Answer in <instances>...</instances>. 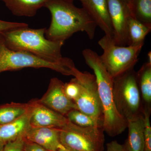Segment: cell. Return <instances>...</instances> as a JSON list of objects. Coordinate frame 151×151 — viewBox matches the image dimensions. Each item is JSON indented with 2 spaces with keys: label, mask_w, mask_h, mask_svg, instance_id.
Instances as JSON below:
<instances>
[{
  "label": "cell",
  "mask_w": 151,
  "mask_h": 151,
  "mask_svg": "<svg viewBox=\"0 0 151 151\" xmlns=\"http://www.w3.org/2000/svg\"><path fill=\"white\" fill-rule=\"evenodd\" d=\"M5 144L3 142H0V151H3Z\"/></svg>",
  "instance_id": "obj_28"
},
{
  "label": "cell",
  "mask_w": 151,
  "mask_h": 151,
  "mask_svg": "<svg viewBox=\"0 0 151 151\" xmlns=\"http://www.w3.org/2000/svg\"><path fill=\"white\" fill-rule=\"evenodd\" d=\"M69 122L81 127H98L103 128V123L92 118L77 109L69 111L65 115Z\"/></svg>",
  "instance_id": "obj_21"
},
{
  "label": "cell",
  "mask_w": 151,
  "mask_h": 151,
  "mask_svg": "<svg viewBox=\"0 0 151 151\" xmlns=\"http://www.w3.org/2000/svg\"><path fill=\"white\" fill-rule=\"evenodd\" d=\"M64 89L68 97L74 101L78 97L80 89L79 84L76 78H72L69 82L64 84Z\"/></svg>",
  "instance_id": "obj_22"
},
{
  "label": "cell",
  "mask_w": 151,
  "mask_h": 151,
  "mask_svg": "<svg viewBox=\"0 0 151 151\" xmlns=\"http://www.w3.org/2000/svg\"><path fill=\"white\" fill-rule=\"evenodd\" d=\"M98 44L103 50L100 56L102 62L113 78L134 68L143 46H119L112 37L107 35L98 41Z\"/></svg>",
  "instance_id": "obj_5"
},
{
  "label": "cell",
  "mask_w": 151,
  "mask_h": 151,
  "mask_svg": "<svg viewBox=\"0 0 151 151\" xmlns=\"http://www.w3.org/2000/svg\"><path fill=\"white\" fill-rule=\"evenodd\" d=\"M73 1H74V0H73Z\"/></svg>",
  "instance_id": "obj_32"
},
{
  "label": "cell",
  "mask_w": 151,
  "mask_h": 151,
  "mask_svg": "<svg viewBox=\"0 0 151 151\" xmlns=\"http://www.w3.org/2000/svg\"><path fill=\"white\" fill-rule=\"evenodd\" d=\"M83 8L105 32V35L113 37V32L107 0H79Z\"/></svg>",
  "instance_id": "obj_13"
},
{
  "label": "cell",
  "mask_w": 151,
  "mask_h": 151,
  "mask_svg": "<svg viewBox=\"0 0 151 151\" xmlns=\"http://www.w3.org/2000/svg\"><path fill=\"white\" fill-rule=\"evenodd\" d=\"M113 29V38L117 45L128 46V25L131 16L128 6L123 0H107Z\"/></svg>",
  "instance_id": "obj_9"
},
{
  "label": "cell",
  "mask_w": 151,
  "mask_h": 151,
  "mask_svg": "<svg viewBox=\"0 0 151 151\" xmlns=\"http://www.w3.org/2000/svg\"><path fill=\"white\" fill-rule=\"evenodd\" d=\"M27 26H28V25L24 23L12 22L0 20V33L17 28Z\"/></svg>",
  "instance_id": "obj_25"
},
{
  "label": "cell",
  "mask_w": 151,
  "mask_h": 151,
  "mask_svg": "<svg viewBox=\"0 0 151 151\" xmlns=\"http://www.w3.org/2000/svg\"><path fill=\"white\" fill-rule=\"evenodd\" d=\"M44 7L51 15L49 27L46 29L47 39L65 41L73 34L84 32L90 39H93L97 27L84 9L74 5L73 0H49Z\"/></svg>",
  "instance_id": "obj_1"
},
{
  "label": "cell",
  "mask_w": 151,
  "mask_h": 151,
  "mask_svg": "<svg viewBox=\"0 0 151 151\" xmlns=\"http://www.w3.org/2000/svg\"><path fill=\"white\" fill-rule=\"evenodd\" d=\"M30 124L32 127H47L62 129L69 122L65 116L55 112L37 100L29 102Z\"/></svg>",
  "instance_id": "obj_11"
},
{
  "label": "cell",
  "mask_w": 151,
  "mask_h": 151,
  "mask_svg": "<svg viewBox=\"0 0 151 151\" xmlns=\"http://www.w3.org/2000/svg\"><path fill=\"white\" fill-rule=\"evenodd\" d=\"M46 29H33L24 27L0 33V35L10 49L28 52L49 62L74 64L71 59L63 57L61 55L64 42L47 39L45 36Z\"/></svg>",
  "instance_id": "obj_2"
},
{
  "label": "cell",
  "mask_w": 151,
  "mask_h": 151,
  "mask_svg": "<svg viewBox=\"0 0 151 151\" xmlns=\"http://www.w3.org/2000/svg\"><path fill=\"white\" fill-rule=\"evenodd\" d=\"M58 151H72L69 150H66V149H65V150H60Z\"/></svg>",
  "instance_id": "obj_31"
},
{
  "label": "cell",
  "mask_w": 151,
  "mask_h": 151,
  "mask_svg": "<svg viewBox=\"0 0 151 151\" xmlns=\"http://www.w3.org/2000/svg\"><path fill=\"white\" fill-rule=\"evenodd\" d=\"M113 95L116 109L127 120L144 115L134 68L113 78Z\"/></svg>",
  "instance_id": "obj_4"
},
{
  "label": "cell",
  "mask_w": 151,
  "mask_h": 151,
  "mask_svg": "<svg viewBox=\"0 0 151 151\" xmlns=\"http://www.w3.org/2000/svg\"><path fill=\"white\" fill-rule=\"evenodd\" d=\"M104 130L102 127H81L69 122L60 129V140L72 151H103Z\"/></svg>",
  "instance_id": "obj_7"
},
{
  "label": "cell",
  "mask_w": 151,
  "mask_h": 151,
  "mask_svg": "<svg viewBox=\"0 0 151 151\" xmlns=\"http://www.w3.org/2000/svg\"><path fill=\"white\" fill-rule=\"evenodd\" d=\"M151 30V27L144 24L131 15L128 25V45H144L145 39Z\"/></svg>",
  "instance_id": "obj_18"
},
{
  "label": "cell",
  "mask_w": 151,
  "mask_h": 151,
  "mask_svg": "<svg viewBox=\"0 0 151 151\" xmlns=\"http://www.w3.org/2000/svg\"><path fill=\"white\" fill-rule=\"evenodd\" d=\"M73 76L80 88L78 97L73 101L77 110L103 124V109L95 76L86 71L81 72L76 68Z\"/></svg>",
  "instance_id": "obj_8"
},
{
  "label": "cell",
  "mask_w": 151,
  "mask_h": 151,
  "mask_svg": "<svg viewBox=\"0 0 151 151\" xmlns=\"http://www.w3.org/2000/svg\"><path fill=\"white\" fill-rule=\"evenodd\" d=\"M60 129L31 127L24 135L27 140L37 144L47 151L65 150L60 140Z\"/></svg>",
  "instance_id": "obj_12"
},
{
  "label": "cell",
  "mask_w": 151,
  "mask_h": 151,
  "mask_svg": "<svg viewBox=\"0 0 151 151\" xmlns=\"http://www.w3.org/2000/svg\"><path fill=\"white\" fill-rule=\"evenodd\" d=\"M151 52L150 51V52H149L148 54V62L150 63H151Z\"/></svg>",
  "instance_id": "obj_29"
},
{
  "label": "cell",
  "mask_w": 151,
  "mask_h": 151,
  "mask_svg": "<svg viewBox=\"0 0 151 151\" xmlns=\"http://www.w3.org/2000/svg\"><path fill=\"white\" fill-rule=\"evenodd\" d=\"M106 151H129L124 145L119 144L116 141H113L107 144Z\"/></svg>",
  "instance_id": "obj_26"
},
{
  "label": "cell",
  "mask_w": 151,
  "mask_h": 151,
  "mask_svg": "<svg viewBox=\"0 0 151 151\" xmlns=\"http://www.w3.org/2000/svg\"><path fill=\"white\" fill-rule=\"evenodd\" d=\"M30 117V104L29 110L24 115L13 122L0 125V142L6 143L14 140L19 137L24 136L31 127Z\"/></svg>",
  "instance_id": "obj_15"
},
{
  "label": "cell",
  "mask_w": 151,
  "mask_h": 151,
  "mask_svg": "<svg viewBox=\"0 0 151 151\" xmlns=\"http://www.w3.org/2000/svg\"><path fill=\"white\" fill-rule=\"evenodd\" d=\"M137 82L140 94L143 112L151 113V63H144L137 72Z\"/></svg>",
  "instance_id": "obj_16"
},
{
  "label": "cell",
  "mask_w": 151,
  "mask_h": 151,
  "mask_svg": "<svg viewBox=\"0 0 151 151\" xmlns=\"http://www.w3.org/2000/svg\"><path fill=\"white\" fill-rule=\"evenodd\" d=\"M127 6L132 17L151 27V0H130Z\"/></svg>",
  "instance_id": "obj_20"
},
{
  "label": "cell",
  "mask_w": 151,
  "mask_h": 151,
  "mask_svg": "<svg viewBox=\"0 0 151 151\" xmlns=\"http://www.w3.org/2000/svg\"><path fill=\"white\" fill-rule=\"evenodd\" d=\"M28 103H12L0 105V125L8 124L18 119L29 110Z\"/></svg>",
  "instance_id": "obj_19"
},
{
  "label": "cell",
  "mask_w": 151,
  "mask_h": 151,
  "mask_svg": "<svg viewBox=\"0 0 151 151\" xmlns=\"http://www.w3.org/2000/svg\"><path fill=\"white\" fill-rule=\"evenodd\" d=\"M64 84L58 78H52L46 93L37 102L65 116L71 110L77 109L73 101L65 94Z\"/></svg>",
  "instance_id": "obj_10"
},
{
  "label": "cell",
  "mask_w": 151,
  "mask_h": 151,
  "mask_svg": "<svg viewBox=\"0 0 151 151\" xmlns=\"http://www.w3.org/2000/svg\"><path fill=\"white\" fill-rule=\"evenodd\" d=\"M128 137L124 146L129 151H144L145 118L141 115L127 120Z\"/></svg>",
  "instance_id": "obj_14"
},
{
  "label": "cell",
  "mask_w": 151,
  "mask_h": 151,
  "mask_svg": "<svg viewBox=\"0 0 151 151\" xmlns=\"http://www.w3.org/2000/svg\"><path fill=\"white\" fill-rule=\"evenodd\" d=\"M24 136L6 143L3 151H24Z\"/></svg>",
  "instance_id": "obj_24"
},
{
  "label": "cell",
  "mask_w": 151,
  "mask_h": 151,
  "mask_svg": "<svg viewBox=\"0 0 151 151\" xmlns=\"http://www.w3.org/2000/svg\"><path fill=\"white\" fill-rule=\"evenodd\" d=\"M150 113H144L145 118V147L144 151H151V127Z\"/></svg>",
  "instance_id": "obj_23"
},
{
  "label": "cell",
  "mask_w": 151,
  "mask_h": 151,
  "mask_svg": "<svg viewBox=\"0 0 151 151\" xmlns=\"http://www.w3.org/2000/svg\"><path fill=\"white\" fill-rule=\"evenodd\" d=\"M123 1H124V2L126 3L127 5H128V4L130 0H123Z\"/></svg>",
  "instance_id": "obj_30"
},
{
  "label": "cell",
  "mask_w": 151,
  "mask_h": 151,
  "mask_svg": "<svg viewBox=\"0 0 151 151\" xmlns=\"http://www.w3.org/2000/svg\"><path fill=\"white\" fill-rule=\"evenodd\" d=\"M82 55L86 64L94 72L103 109L104 132L116 137L127 128L128 122L116 109L113 95V78L106 70L100 56L90 49H85Z\"/></svg>",
  "instance_id": "obj_3"
},
{
  "label": "cell",
  "mask_w": 151,
  "mask_h": 151,
  "mask_svg": "<svg viewBox=\"0 0 151 151\" xmlns=\"http://www.w3.org/2000/svg\"><path fill=\"white\" fill-rule=\"evenodd\" d=\"M15 15L34 16L38 10L44 7L49 0H2Z\"/></svg>",
  "instance_id": "obj_17"
},
{
  "label": "cell",
  "mask_w": 151,
  "mask_h": 151,
  "mask_svg": "<svg viewBox=\"0 0 151 151\" xmlns=\"http://www.w3.org/2000/svg\"><path fill=\"white\" fill-rule=\"evenodd\" d=\"M46 68L63 75L74 76L76 68L72 65L49 62L28 52L8 48L0 35V73L25 68Z\"/></svg>",
  "instance_id": "obj_6"
},
{
  "label": "cell",
  "mask_w": 151,
  "mask_h": 151,
  "mask_svg": "<svg viewBox=\"0 0 151 151\" xmlns=\"http://www.w3.org/2000/svg\"><path fill=\"white\" fill-rule=\"evenodd\" d=\"M24 151H47L37 144L25 139Z\"/></svg>",
  "instance_id": "obj_27"
}]
</instances>
